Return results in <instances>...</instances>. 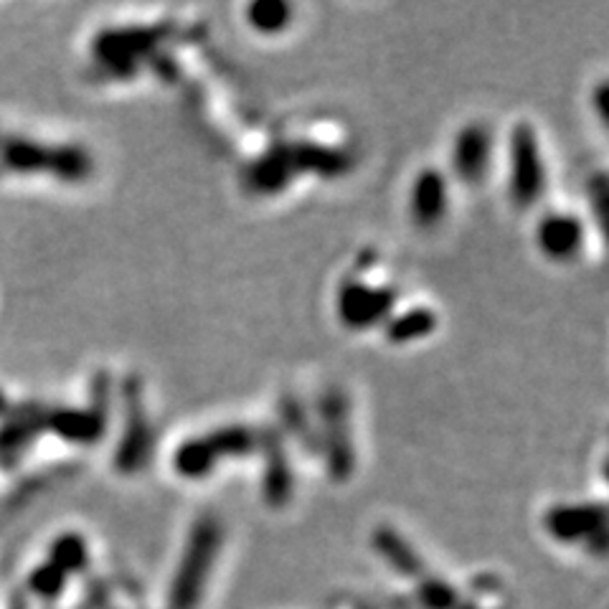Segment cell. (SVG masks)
<instances>
[{
  "instance_id": "cell-2",
  "label": "cell",
  "mask_w": 609,
  "mask_h": 609,
  "mask_svg": "<svg viewBox=\"0 0 609 609\" xmlns=\"http://www.w3.org/2000/svg\"><path fill=\"white\" fill-rule=\"evenodd\" d=\"M510 160H513V171H510V194L518 206H531L544 190L546 171L544 160H540L536 133L529 125H521L513 133L510 142Z\"/></svg>"
},
{
  "instance_id": "cell-1",
  "label": "cell",
  "mask_w": 609,
  "mask_h": 609,
  "mask_svg": "<svg viewBox=\"0 0 609 609\" xmlns=\"http://www.w3.org/2000/svg\"><path fill=\"white\" fill-rule=\"evenodd\" d=\"M254 449V434L247 430H224L181 445L175 455V470L186 477H206L221 457L249 455Z\"/></svg>"
},
{
  "instance_id": "cell-7",
  "label": "cell",
  "mask_w": 609,
  "mask_h": 609,
  "mask_svg": "<svg viewBox=\"0 0 609 609\" xmlns=\"http://www.w3.org/2000/svg\"><path fill=\"white\" fill-rule=\"evenodd\" d=\"M289 13L293 8L287 3H254L247 8V21L257 34L274 36L289 26Z\"/></svg>"
},
{
  "instance_id": "cell-6",
  "label": "cell",
  "mask_w": 609,
  "mask_h": 609,
  "mask_svg": "<svg viewBox=\"0 0 609 609\" xmlns=\"http://www.w3.org/2000/svg\"><path fill=\"white\" fill-rule=\"evenodd\" d=\"M447 209V188L439 173L422 171L417 175L411 188V216L419 226H434L445 216Z\"/></svg>"
},
{
  "instance_id": "cell-4",
  "label": "cell",
  "mask_w": 609,
  "mask_h": 609,
  "mask_svg": "<svg viewBox=\"0 0 609 609\" xmlns=\"http://www.w3.org/2000/svg\"><path fill=\"white\" fill-rule=\"evenodd\" d=\"M536 241L538 249L548 259L567 262V259L576 257L579 249H582L584 226L582 221L576 216H569V213H551V216H544V221H540Z\"/></svg>"
},
{
  "instance_id": "cell-8",
  "label": "cell",
  "mask_w": 609,
  "mask_h": 609,
  "mask_svg": "<svg viewBox=\"0 0 609 609\" xmlns=\"http://www.w3.org/2000/svg\"><path fill=\"white\" fill-rule=\"evenodd\" d=\"M434 331V315L430 310H414L409 315H401L396 323L388 327V335L391 340H411V338H422V335H430Z\"/></svg>"
},
{
  "instance_id": "cell-3",
  "label": "cell",
  "mask_w": 609,
  "mask_h": 609,
  "mask_svg": "<svg viewBox=\"0 0 609 609\" xmlns=\"http://www.w3.org/2000/svg\"><path fill=\"white\" fill-rule=\"evenodd\" d=\"M391 308L388 289L369 287L363 279H348L338 293V315L348 327H369Z\"/></svg>"
},
{
  "instance_id": "cell-5",
  "label": "cell",
  "mask_w": 609,
  "mask_h": 609,
  "mask_svg": "<svg viewBox=\"0 0 609 609\" xmlns=\"http://www.w3.org/2000/svg\"><path fill=\"white\" fill-rule=\"evenodd\" d=\"M455 171L462 181L477 183L490 160V133L483 125H468L455 140Z\"/></svg>"
}]
</instances>
